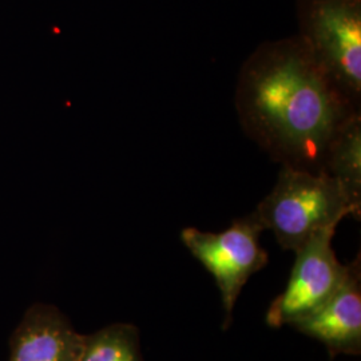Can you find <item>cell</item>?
<instances>
[{"mask_svg":"<svg viewBox=\"0 0 361 361\" xmlns=\"http://www.w3.org/2000/svg\"><path fill=\"white\" fill-rule=\"evenodd\" d=\"M335 233V226L324 229L295 252L296 261L288 285L267 313L269 326L280 328L305 317L344 283L349 265L341 264L336 256L332 247Z\"/></svg>","mask_w":361,"mask_h":361,"instance_id":"cell-5","label":"cell"},{"mask_svg":"<svg viewBox=\"0 0 361 361\" xmlns=\"http://www.w3.org/2000/svg\"><path fill=\"white\" fill-rule=\"evenodd\" d=\"M361 202L325 173L281 166L277 182L256 209L264 229L279 245L296 252L313 235L348 216L360 219Z\"/></svg>","mask_w":361,"mask_h":361,"instance_id":"cell-2","label":"cell"},{"mask_svg":"<svg viewBox=\"0 0 361 361\" xmlns=\"http://www.w3.org/2000/svg\"><path fill=\"white\" fill-rule=\"evenodd\" d=\"M290 326L322 341L332 357L341 353L360 355V257L349 264L347 279L322 307Z\"/></svg>","mask_w":361,"mask_h":361,"instance_id":"cell-6","label":"cell"},{"mask_svg":"<svg viewBox=\"0 0 361 361\" xmlns=\"http://www.w3.org/2000/svg\"><path fill=\"white\" fill-rule=\"evenodd\" d=\"M78 361H143L138 328L111 324L85 336Z\"/></svg>","mask_w":361,"mask_h":361,"instance_id":"cell-9","label":"cell"},{"mask_svg":"<svg viewBox=\"0 0 361 361\" xmlns=\"http://www.w3.org/2000/svg\"><path fill=\"white\" fill-rule=\"evenodd\" d=\"M298 23L317 62L361 109V0H300Z\"/></svg>","mask_w":361,"mask_h":361,"instance_id":"cell-3","label":"cell"},{"mask_svg":"<svg viewBox=\"0 0 361 361\" xmlns=\"http://www.w3.org/2000/svg\"><path fill=\"white\" fill-rule=\"evenodd\" d=\"M264 231L253 212L235 219L224 232H202L197 228H186L180 232L183 245L217 283L225 310V329L232 322L235 301L246 281L268 265V253L259 244V235Z\"/></svg>","mask_w":361,"mask_h":361,"instance_id":"cell-4","label":"cell"},{"mask_svg":"<svg viewBox=\"0 0 361 361\" xmlns=\"http://www.w3.org/2000/svg\"><path fill=\"white\" fill-rule=\"evenodd\" d=\"M323 173L338 180L353 200L361 202V114L349 118L336 134Z\"/></svg>","mask_w":361,"mask_h":361,"instance_id":"cell-8","label":"cell"},{"mask_svg":"<svg viewBox=\"0 0 361 361\" xmlns=\"http://www.w3.org/2000/svg\"><path fill=\"white\" fill-rule=\"evenodd\" d=\"M83 341L56 307L35 304L13 332L8 361H78Z\"/></svg>","mask_w":361,"mask_h":361,"instance_id":"cell-7","label":"cell"},{"mask_svg":"<svg viewBox=\"0 0 361 361\" xmlns=\"http://www.w3.org/2000/svg\"><path fill=\"white\" fill-rule=\"evenodd\" d=\"M235 110L246 135L281 166L323 173L336 134L361 114L300 35L265 42L241 66Z\"/></svg>","mask_w":361,"mask_h":361,"instance_id":"cell-1","label":"cell"}]
</instances>
